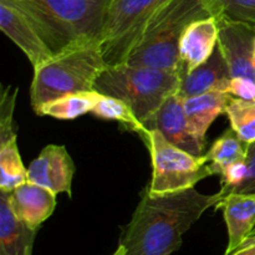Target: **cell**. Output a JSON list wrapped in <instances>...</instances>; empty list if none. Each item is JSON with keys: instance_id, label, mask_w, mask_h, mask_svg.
<instances>
[{"instance_id": "obj_1", "label": "cell", "mask_w": 255, "mask_h": 255, "mask_svg": "<svg viewBox=\"0 0 255 255\" xmlns=\"http://www.w3.org/2000/svg\"><path fill=\"white\" fill-rule=\"evenodd\" d=\"M223 198L221 191L202 194L194 187L169 193H152L147 188L120 244L126 255H172L181 248L183 234Z\"/></svg>"}, {"instance_id": "obj_2", "label": "cell", "mask_w": 255, "mask_h": 255, "mask_svg": "<svg viewBox=\"0 0 255 255\" xmlns=\"http://www.w3.org/2000/svg\"><path fill=\"white\" fill-rule=\"evenodd\" d=\"M27 17L54 55L101 40L112 0H9Z\"/></svg>"}, {"instance_id": "obj_3", "label": "cell", "mask_w": 255, "mask_h": 255, "mask_svg": "<svg viewBox=\"0 0 255 255\" xmlns=\"http://www.w3.org/2000/svg\"><path fill=\"white\" fill-rule=\"evenodd\" d=\"M212 16H223L218 0H168L151 20L126 64L178 69L182 35L192 22Z\"/></svg>"}, {"instance_id": "obj_4", "label": "cell", "mask_w": 255, "mask_h": 255, "mask_svg": "<svg viewBox=\"0 0 255 255\" xmlns=\"http://www.w3.org/2000/svg\"><path fill=\"white\" fill-rule=\"evenodd\" d=\"M107 67L99 41L85 42L54 55L34 67L30 102L35 112L62 96L92 91L97 76Z\"/></svg>"}, {"instance_id": "obj_5", "label": "cell", "mask_w": 255, "mask_h": 255, "mask_svg": "<svg viewBox=\"0 0 255 255\" xmlns=\"http://www.w3.org/2000/svg\"><path fill=\"white\" fill-rule=\"evenodd\" d=\"M179 70L122 64L107 66L97 76L95 91L128 105L142 125L151 119L172 94L178 91Z\"/></svg>"}, {"instance_id": "obj_6", "label": "cell", "mask_w": 255, "mask_h": 255, "mask_svg": "<svg viewBox=\"0 0 255 255\" xmlns=\"http://www.w3.org/2000/svg\"><path fill=\"white\" fill-rule=\"evenodd\" d=\"M168 0H112L102 29V56L107 66L126 64L149 22Z\"/></svg>"}, {"instance_id": "obj_7", "label": "cell", "mask_w": 255, "mask_h": 255, "mask_svg": "<svg viewBox=\"0 0 255 255\" xmlns=\"http://www.w3.org/2000/svg\"><path fill=\"white\" fill-rule=\"evenodd\" d=\"M141 137L151 153L153 173L147 188L152 193L193 188L202 179L214 176L207 156H193L178 148L157 129H149Z\"/></svg>"}, {"instance_id": "obj_8", "label": "cell", "mask_w": 255, "mask_h": 255, "mask_svg": "<svg viewBox=\"0 0 255 255\" xmlns=\"http://www.w3.org/2000/svg\"><path fill=\"white\" fill-rule=\"evenodd\" d=\"M143 127L147 131L157 129L167 141L193 156H203L207 141L192 132L184 112L183 99L179 96L178 91L162 104L156 114L144 122Z\"/></svg>"}, {"instance_id": "obj_9", "label": "cell", "mask_w": 255, "mask_h": 255, "mask_svg": "<svg viewBox=\"0 0 255 255\" xmlns=\"http://www.w3.org/2000/svg\"><path fill=\"white\" fill-rule=\"evenodd\" d=\"M218 25V44L226 55L232 77H244L255 84V25L234 21L226 16L219 17Z\"/></svg>"}, {"instance_id": "obj_10", "label": "cell", "mask_w": 255, "mask_h": 255, "mask_svg": "<svg viewBox=\"0 0 255 255\" xmlns=\"http://www.w3.org/2000/svg\"><path fill=\"white\" fill-rule=\"evenodd\" d=\"M75 163L66 147L47 144L27 167V181L39 184L55 194H72Z\"/></svg>"}, {"instance_id": "obj_11", "label": "cell", "mask_w": 255, "mask_h": 255, "mask_svg": "<svg viewBox=\"0 0 255 255\" xmlns=\"http://www.w3.org/2000/svg\"><path fill=\"white\" fill-rule=\"evenodd\" d=\"M0 29L26 55L32 67L54 56L29 17L9 0H0Z\"/></svg>"}, {"instance_id": "obj_12", "label": "cell", "mask_w": 255, "mask_h": 255, "mask_svg": "<svg viewBox=\"0 0 255 255\" xmlns=\"http://www.w3.org/2000/svg\"><path fill=\"white\" fill-rule=\"evenodd\" d=\"M218 17L192 22L179 41V74L186 75L206 62L218 45Z\"/></svg>"}, {"instance_id": "obj_13", "label": "cell", "mask_w": 255, "mask_h": 255, "mask_svg": "<svg viewBox=\"0 0 255 255\" xmlns=\"http://www.w3.org/2000/svg\"><path fill=\"white\" fill-rule=\"evenodd\" d=\"M232 80L231 67L221 45H217L213 54L193 71L181 76L178 95L182 99L198 96L211 91L228 94Z\"/></svg>"}, {"instance_id": "obj_14", "label": "cell", "mask_w": 255, "mask_h": 255, "mask_svg": "<svg viewBox=\"0 0 255 255\" xmlns=\"http://www.w3.org/2000/svg\"><path fill=\"white\" fill-rule=\"evenodd\" d=\"M6 194L17 219L35 231H39L41 224L52 216L56 207L57 194L29 181Z\"/></svg>"}, {"instance_id": "obj_15", "label": "cell", "mask_w": 255, "mask_h": 255, "mask_svg": "<svg viewBox=\"0 0 255 255\" xmlns=\"http://www.w3.org/2000/svg\"><path fill=\"white\" fill-rule=\"evenodd\" d=\"M222 209L228 231V246L224 255L233 253L255 231V196L231 193L216 207Z\"/></svg>"}, {"instance_id": "obj_16", "label": "cell", "mask_w": 255, "mask_h": 255, "mask_svg": "<svg viewBox=\"0 0 255 255\" xmlns=\"http://www.w3.org/2000/svg\"><path fill=\"white\" fill-rule=\"evenodd\" d=\"M36 233L17 219L7 194L0 192V255H32Z\"/></svg>"}, {"instance_id": "obj_17", "label": "cell", "mask_w": 255, "mask_h": 255, "mask_svg": "<svg viewBox=\"0 0 255 255\" xmlns=\"http://www.w3.org/2000/svg\"><path fill=\"white\" fill-rule=\"evenodd\" d=\"M231 95L222 91H211L198 96L183 99L184 112L192 132L203 141L214 120L226 114L227 104Z\"/></svg>"}, {"instance_id": "obj_18", "label": "cell", "mask_w": 255, "mask_h": 255, "mask_svg": "<svg viewBox=\"0 0 255 255\" xmlns=\"http://www.w3.org/2000/svg\"><path fill=\"white\" fill-rule=\"evenodd\" d=\"M101 94L92 91L66 95L45 104L36 112L39 116H49L57 120H75L86 114H91L99 102Z\"/></svg>"}, {"instance_id": "obj_19", "label": "cell", "mask_w": 255, "mask_h": 255, "mask_svg": "<svg viewBox=\"0 0 255 255\" xmlns=\"http://www.w3.org/2000/svg\"><path fill=\"white\" fill-rule=\"evenodd\" d=\"M27 182V168L22 163L17 147V137L0 143V192L10 193Z\"/></svg>"}, {"instance_id": "obj_20", "label": "cell", "mask_w": 255, "mask_h": 255, "mask_svg": "<svg viewBox=\"0 0 255 255\" xmlns=\"http://www.w3.org/2000/svg\"><path fill=\"white\" fill-rule=\"evenodd\" d=\"M248 143L242 141L233 128H228L213 144L206 154L211 163L214 176H219L231 164L246 159Z\"/></svg>"}, {"instance_id": "obj_21", "label": "cell", "mask_w": 255, "mask_h": 255, "mask_svg": "<svg viewBox=\"0 0 255 255\" xmlns=\"http://www.w3.org/2000/svg\"><path fill=\"white\" fill-rule=\"evenodd\" d=\"M226 115L231 127L246 143L255 141V101L229 96Z\"/></svg>"}, {"instance_id": "obj_22", "label": "cell", "mask_w": 255, "mask_h": 255, "mask_svg": "<svg viewBox=\"0 0 255 255\" xmlns=\"http://www.w3.org/2000/svg\"><path fill=\"white\" fill-rule=\"evenodd\" d=\"M91 114L96 116L97 119L119 122L124 127H127L131 131L137 132L139 136L147 132L143 125L134 116L131 107L125 104L124 101H121V100L116 99V97L106 96V95L101 94L99 102L96 104L95 109L92 110Z\"/></svg>"}, {"instance_id": "obj_23", "label": "cell", "mask_w": 255, "mask_h": 255, "mask_svg": "<svg viewBox=\"0 0 255 255\" xmlns=\"http://www.w3.org/2000/svg\"><path fill=\"white\" fill-rule=\"evenodd\" d=\"M17 89L11 91L10 86L4 87L0 97V143L16 136L14 126V110Z\"/></svg>"}, {"instance_id": "obj_24", "label": "cell", "mask_w": 255, "mask_h": 255, "mask_svg": "<svg viewBox=\"0 0 255 255\" xmlns=\"http://www.w3.org/2000/svg\"><path fill=\"white\" fill-rule=\"evenodd\" d=\"M223 16L255 25V0H218Z\"/></svg>"}, {"instance_id": "obj_25", "label": "cell", "mask_w": 255, "mask_h": 255, "mask_svg": "<svg viewBox=\"0 0 255 255\" xmlns=\"http://www.w3.org/2000/svg\"><path fill=\"white\" fill-rule=\"evenodd\" d=\"M247 176L243 183L233 193L254 194L255 196V141L248 143L246 154Z\"/></svg>"}, {"instance_id": "obj_26", "label": "cell", "mask_w": 255, "mask_h": 255, "mask_svg": "<svg viewBox=\"0 0 255 255\" xmlns=\"http://www.w3.org/2000/svg\"><path fill=\"white\" fill-rule=\"evenodd\" d=\"M228 94L239 99L255 101V84L244 77H232Z\"/></svg>"}, {"instance_id": "obj_27", "label": "cell", "mask_w": 255, "mask_h": 255, "mask_svg": "<svg viewBox=\"0 0 255 255\" xmlns=\"http://www.w3.org/2000/svg\"><path fill=\"white\" fill-rule=\"evenodd\" d=\"M229 255H255V232L241 247H238Z\"/></svg>"}, {"instance_id": "obj_28", "label": "cell", "mask_w": 255, "mask_h": 255, "mask_svg": "<svg viewBox=\"0 0 255 255\" xmlns=\"http://www.w3.org/2000/svg\"><path fill=\"white\" fill-rule=\"evenodd\" d=\"M111 255H126V248H125L122 244L119 243V247H117L116 252H115V253L111 254Z\"/></svg>"}, {"instance_id": "obj_29", "label": "cell", "mask_w": 255, "mask_h": 255, "mask_svg": "<svg viewBox=\"0 0 255 255\" xmlns=\"http://www.w3.org/2000/svg\"><path fill=\"white\" fill-rule=\"evenodd\" d=\"M253 56H254V61H255V41H254V49H253Z\"/></svg>"}, {"instance_id": "obj_30", "label": "cell", "mask_w": 255, "mask_h": 255, "mask_svg": "<svg viewBox=\"0 0 255 255\" xmlns=\"http://www.w3.org/2000/svg\"><path fill=\"white\" fill-rule=\"evenodd\" d=\"M254 232H255V231H254ZM254 232H253V233H254Z\"/></svg>"}]
</instances>
